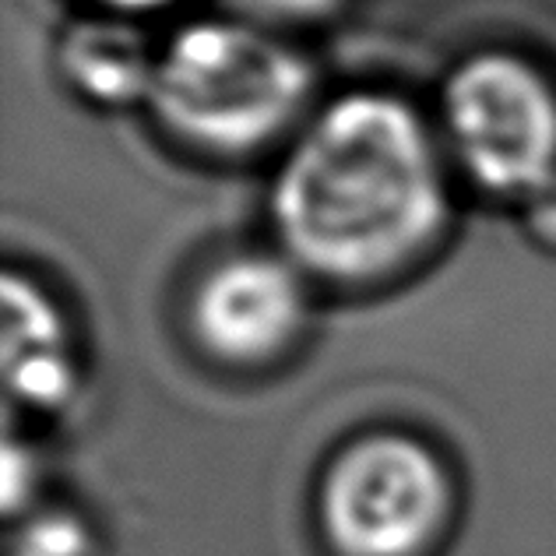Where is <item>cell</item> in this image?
I'll list each match as a JSON object with an SVG mask.
<instances>
[{
	"label": "cell",
	"mask_w": 556,
	"mask_h": 556,
	"mask_svg": "<svg viewBox=\"0 0 556 556\" xmlns=\"http://www.w3.org/2000/svg\"><path fill=\"white\" fill-rule=\"evenodd\" d=\"M96 11H110V14H124V18H155V14H166L169 8H177L180 0H89Z\"/></svg>",
	"instance_id": "cell-11"
},
{
	"label": "cell",
	"mask_w": 556,
	"mask_h": 556,
	"mask_svg": "<svg viewBox=\"0 0 556 556\" xmlns=\"http://www.w3.org/2000/svg\"><path fill=\"white\" fill-rule=\"evenodd\" d=\"M89 529L64 510H42L25 518L11 535V556H89Z\"/></svg>",
	"instance_id": "cell-9"
},
{
	"label": "cell",
	"mask_w": 556,
	"mask_h": 556,
	"mask_svg": "<svg viewBox=\"0 0 556 556\" xmlns=\"http://www.w3.org/2000/svg\"><path fill=\"white\" fill-rule=\"evenodd\" d=\"M218 4H223V14H232V18L296 36L300 28L334 22L349 0H218Z\"/></svg>",
	"instance_id": "cell-8"
},
{
	"label": "cell",
	"mask_w": 556,
	"mask_h": 556,
	"mask_svg": "<svg viewBox=\"0 0 556 556\" xmlns=\"http://www.w3.org/2000/svg\"><path fill=\"white\" fill-rule=\"evenodd\" d=\"M433 124L458 184L525 204L556 180V75L510 47L465 53L444 75Z\"/></svg>",
	"instance_id": "cell-3"
},
{
	"label": "cell",
	"mask_w": 556,
	"mask_h": 556,
	"mask_svg": "<svg viewBox=\"0 0 556 556\" xmlns=\"http://www.w3.org/2000/svg\"><path fill=\"white\" fill-rule=\"evenodd\" d=\"M451 482L427 444L374 433L331 462L320 521L342 556H416L441 535Z\"/></svg>",
	"instance_id": "cell-4"
},
{
	"label": "cell",
	"mask_w": 556,
	"mask_h": 556,
	"mask_svg": "<svg viewBox=\"0 0 556 556\" xmlns=\"http://www.w3.org/2000/svg\"><path fill=\"white\" fill-rule=\"evenodd\" d=\"M159 39L138 18L89 11L71 18L53 42V67L64 89L92 110H144L155 78Z\"/></svg>",
	"instance_id": "cell-7"
},
{
	"label": "cell",
	"mask_w": 556,
	"mask_h": 556,
	"mask_svg": "<svg viewBox=\"0 0 556 556\" xmlns=\"http://www.w3.org/2000/svg\"><path fill=\"white\" fill-rule=\"evenodd\" d=\"M521 229L529 232V240L543 251L556 254V180L539 190L535 198L518 204Z\"/></svg>",
	"instance_id": "cell-10"
},
{
	"label": "cell",
	"mask_w": 556,
	"mask_h": 556,
	"mask_svg": "<svg viewBox=\"0 0 556 556\" xmlns=\"http://www.w3.org/2000/svg\"><path fill=\"white\" fill-rule=\"evenodd\" d=\"M455 187L433 113L391 89H349L320 99L278 152L268 226L314 286L384 289L441 254Z\"/></svg>",
	"instance_id": "cell-1"
},
{
	"label": "cell",
	"mask_w": 556,
	"mask_h": 556,
	"mask_svg": "<svg viewBox=\"0 0 556 556\" xmlns=\"http://www.w3.org/2000/svg\"><path fill=\"white\" fill-rule=\"evenodd\" d=\"M314 282L278 247H243L208 261L187 292V331L223 367L286 359L311 328Z\"/></svg>",
	"instance_id": "cell-5"
},
{
	"label": "cell",
	"mask_w": 556,
	"mask_h": 556,
	"mask_svg": "<svg viewBox=\"0 0 556 556\" xmlns=\"http://www.w3.org/2000/svg\"><path fill=\"white\" fill-rule=\"evenodd\" d=\"M317 102V67L296 39L208 14L159 42L144 110L180 152L229 166L278 155Z\"/></svg>",
	"instance_id": "cell-2"
},
{
	"label": "cell",
	"mask_w": 556,
	"mask_h": 556,
	"mask_svg": "<svg viewBox=\"0 0 556 556\" xmlns=\"http://www.w3.org/2000/svg\"><path fill=\"white\" fill-rule=\"evenodd\" d=\"M4 384L8 402L28 413H56L78 388L75 331L53 289L28 268H4Z\"/></svg>",
	"instance_id": "cell-6"
}]
</instances>
